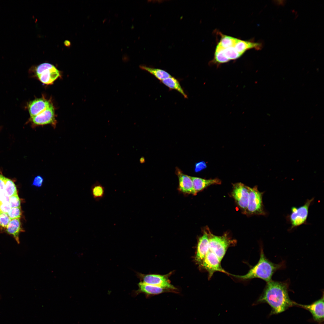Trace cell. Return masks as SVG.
<instances>
[{
	"label": "cell",
	"instance_id": "1",
	"mask_svg": "<svg viewBox=\"0 0 324 324\" xmlns=\"http://www.w3.org/2000/svg\"><path fill=\"white\" fill-rule=\"evenodd\" d=\"M288 287L287 282L271 280L267 282L262 294L253 305L268 304L271 308L270 315L284 312L289 308L295 306L296 303L290 299Z\"/></svg>",
	"mask_w": 324,
	"mask_h": 324
},
{
	"label": "cell",
	"instance_id": "2",
	"mask_svg": "<svg viewBox=\"0 0 324 324\" xmlns=\"http://www.w3.org/2000/svg\"><path fill=\"white\" fill-rule=\"evenodd\" d=\"M284 266V262L275 264L270 261L265 256L263 249L261 247L260 258L258 262L253 266L247 273L242 275L231 274L230 275L242 280L258 278L268 282L272 280V277L276 271L283 268Z\"/></svg>",
	"mask_w": 324,
	"mask_h": 324
},
{
	"label": "cell",
	"instance_id": "3",
	"mask_svg": "<svg viewBox=\"0 0 324 324\" xmlns=\"http://www.w3.org/2000/svg\"><path fill=\"white\" fill-rule=\"evenodd\" d=\"M206 230L207 231H205L208 238L209 250L216 255L221 262L228 248L235 245L236 241L226 234L220 236H215L212 233L208 228Z\"/></svg>",
	"mask_w": 324,
	"mask_h": 324
},
{
	"label": "cell",
	"instance_id": "4",
	"mask_svg": "<svg viewBox=\"0 0 324 324\" xmlns=\"http://www.w3.org/2000/svg\"><path fill=\"white\" fill-rule=\"evenodd\" d=\"M249 199L245 213L265 215V212L262 202L263 192H260L257 186L249 188Z\"/></svg>",
	"mask_w": 324,
	"mask_h": 324
},
{
	"label": "cell",
	"instance_id": "5",
	"mask_svg": "<svg viewBox=\"0 0 324 324\" xmlns=\"http://www.w3.org/2000/svg\"><path fill=\"white\" fill-rule=\"evenodd\" d=\"M314 200V198L308 199L303 205L298 207H292L291 208V213L288 217L291 226L290 229L306 223L309 208Z\"/></svg>",
	"mask_w": 324,
	"mask_h": 324
},
{
	"label": "cell",
	"instance_id": "6",
	"mask_svg": "<svg viewBox=\"0 0 324 324\" xmlns=\"http://www.w3.org/2000/svg\"><path fill=\"white\" fill-rule=\"evenodd\" d=\"M36 72L40 80L46 84H52L60 76L59 71L56 67L47 63L38 65Z\"/></svg>",
	"mask_w": 324,
	"mask_h": 324
},
{
	"label": "cell",
	"instance_id": "7",
	"mask_svg": "<svg viewBox=\"0 0 324 324\" xmlns=\"http://www.w3.org/2000/svg\"><path fill=\"white\" fill-rule=\"evenodd\" d=\"M249 187L241 182L233 184L232 195L240 207L246 212L248 203Z\"/></svg>",
	"mask_w": 324,
	"mask_h": 324
},
{
	"label": "cell",
	"instance_id": "8",
	"mask_svg": "<svg viewBox=\"0 0 324 324\" xmlns=\"http://www.w3.org/2000/svg\"><path fill=\"white\" fill-rule=\"evenodd\" d=\"M137 275L144 283L160 287L169 290L177 289L171 284L166 275L156 274H145L137 273Z\"/></svg>",
	"mask_w": 324,
	"mask_h": 324
},
{
	"label": "cell",
	"instance_id": "9",
	"mask_svg": "<svg viewBox=\"0 0 324 324\" xmlns=\"http://www.w3.org/2000/svg\"><path fill=\"white\" fill-rule=\"evenodd\" d=\"M220 262L216 255L209 250L201 264L208 272L209 279L212 277L214 273L217 272L230 275V273L222 268Z\"/></svg>",
	"mask_w": 324,
	"mask_h": 324
},
{
	"label": "cell",
	"instance_id": "10",
	"mask_svg": "<svg viewBox=\"0 0 324 324\" xmlns=\"http://www.w3.org/2000/svg\"><path fill=\"white\" fill-rule=\"evenodd\" d=\"M298 306L309 311L311 314L314 321L318 324H322L324 322V296L320 299L308 305L296 303Z\"/></svg>",
	"mask_w": 324,
	"mask_h": 324
},
{
	"label": "cell",
	"instance_id": "11",
	"mask_svg": "<svg viewBox=\"0 0 324 324\" xmlns=\"http://www.w3.org/2000/svg\"><path fill=\"white\" fill-rule=\"evenodd\" d=\"M175 172L178 179V190L185 194L196 195L191 176L183 173L178 167L176 168Z\"/></svg>",
	"mask_w": 324,
	"mask_h": 324
},
{
	"label": "cell",
	"instance_id": "12",
	"mask_svg": "<svg viewBox=\"0 0 324 324\" xmlns=\"http://www.w3.org/2000/svg\"><path fill=\"white\" fill-rule=\"evenodd\" d=\"M31 118L32 122L35 125H43L50 124L55 125L56 120L52 104L42 112Z\"/></svg>",
	"mask_w": 324,
	"mask_h": 324
},
{
	"label": "cell",
	"instance_id": "13",
	"mask_svg": "<svg viewBox=\"0 0 324 324\" xmlns=\"http://www.w3.org/2000/svg\"><path fill=\"white\" fill-rule=\"evenodd\" d=\"M203 235L199 239L195 257V260L197 262L201 265L209 251L208 236L205 231Z\"/></svg>",
	"mask_w": 324,
	"mask_h": 324
},
{
	"label": "cell",
	"instance_id": "14",
	"mask_svg": "<svg viewBox=\"0 0 324 324\" xmlns=\"http://www.w3.org/2000/svg\"><path fill=\"white\" fill-rule=\"evenodd\" d=\"M52 104L49 101L43 98L36 99L31 101L28 105L31 118L42 112Z\"/></svg>",
	"mask_w": 324,
	"mask_h": 324
},
{
	"label": "cell",
	"instance_id": "15",
	"mask_svg": "<svg viewBox=\"0 0 324 324\" xmlns=\"http://www.w3.org/2000/svg\"><path fill=\"white\" fill-rule=\"evenodd\" d=\"M138 289L135 292L136 295L141 293H144L147 296L155 295L170 290L160 287L147 284L141 281L138 284Z\"/></svg>",
	"mask_w": 324,
	"mask_h": 324
},
{
	"label": "cell",
	"instance_id": "16",
	"mask_svg": "<svg viewBox=\"0 0 324 324\" xmlns=\"http://www.w3.org/2000/svg\"><path fill=\"white\" fill-rule=\"evenodd\" d=\"M191 177L194 189L197 194L210 185L219 184L221 183V181L218 178L206 179L195 177L191 176Z\"/></svg>",
	"mask_w": 324,
	"mask_h": 324
},
{
	"label": "cell",
	"instance_id": "17",
	"mask_svg": "<svg viewBox=\"0 0 324 324\" xmlns=\"http://www.w3.org/2000/svg\"><path fill=\"white\" fill-rule=\"evenodd\" d=\"M262 46L261 43L239 39L234 47L239 53L242 55L247 50L251 49L260 50L262 49Z\"/></svg>",
	"mask_w": 324,
	"mask_h": 324
},
{
	"label": "cell",
	"instance_id": "18",
	"mask_svg": "<svg viewBox=\"0 0 324 324\" xmlns=\"http://www.w3.org/2000/svg\"><path fill=\"white\" fill-rule=\"evenodd\" d=\"M6 231L8 234L13 236L18 244L20 243L19 236L22 230L19 219L11 220L6 227Z\"/></svg>",
	"mask_w": 324,
	"mask_h": 324
},
{
	"label": "cell",
	"instance_id": "19",
	"mask_svg": "<svg viewBox=\"0 0 324 324\" xmlns=\"http://www.w3.org/2000/svg\"><path fill=\"white\" fill-rule=\"evenodd\" d=\"M161 83L169 88L170 90H175L180 93L184 98H188V96L182 88L178 79L172 76L161 81Z\"/></svg>",
	"mask_w": 324,
	"mask_h": 324
},
{
	"label": "cell",
	"instance_id": "20",
	"mask_svg": "<svg viewBox=\"0 0 324 324\" xmlns=\"http://www.w3.org/2000/svg\"><path fill=\"white\" fill-rule=\"evenodd\" d=\"M140 68L141 69L149 73L160 81L171 76L169 73L160 69L148 67L143 65H140Z\"/></svg>",
	"mask_w": 324,
	"mask_h": 324
},
{
	"label": "cell",
	"instance_id": "21",
	"mask_svg": "<svg viewBox=\"0 0 324 324\" xmlns=\"http://www.w3.org/2000/svg\"><path fill=\"white\" fill-rule=\"evenodd\" d=\"M92 195L96 202H98L105 196V188L97 181L91 187Z\"/></svg>",
	"mask_w": 324,
	"mask_h": 324
},
{
	"label": "cell",
	"instance_id": "22",
	"mask_svg": "<svg viewBox=\"0 0 324 324\" xmlns=\"http://www.w3.org/2000/svg\"><path fill=\"white\" fill-rule=\"evenodd\" d=\"M221 47L217 45L215 51L214 58L210 62L211 64L218 65L226 63L229 60L224 54V49Z\"/></svg>",
	"mask_w": 324,
	"mask_h": 324
},
{
	"label": "cell",
	"instance_id": "23",
	"mask_svg": "<svg viewBox=\"0 0 324 324\" xmlns=\"http://www.w3.org/2000/svg\"><path fill=\"white\" fill-rule=\"evenodd\" d=\"M218 45L224 49L234 47L239 39L230 36L222 34Z\"/></svg>",
	"mask_w": 324,
	"mask_h": 324
},
{
	"label": "cell",
	"instance_id": "24",
	"mask_svg": "<svg viewBox=\"0 0 324 324\" xmlns=\"http://www.w3.org/2000/svg\"><path fill=\"white\" fill-rule=\"evenodd\" d=\"M4 190L7 195L9 197L17 194L16 187L14 183L6 178Z\"/></svg>",
	"mask_w": 324,
	"mask_h": 324
},
{
	"label": "cell",
	"instance_id": "25",
	"mask_svg": "<svg viewBox=\"0 0 324 324\" xmlns=\"http://www.w3.org/2000/svg\"><path fill=\"white\" fill-rule=\"evenodd\" d=\"M224 52L225 56L229 61L237 59L242 55L236 50L234 47H233L224 49Z\"/></svg>",
	"mask_w": 324,
	"mask_h": 324
},
{
	"label": "cell",
	"instance_id": "26",
	"mask_svg": "<svg viewBox=\"0 0 324 324\" xmlns=\"http://www.w3.org/2000/svg\"><path fill=\"white\" fill-rule=\"evenodd\" d=\"M8 214L11 220L20 218L21 215L20 207L11 208Z\"/></svg>",
	"mask_w": 324,
	"mask_h": 324
},
{
	"label": "cell",
	"instance_id": "27",
	"mask_svg": "<svg viewBox=\"0 0 324 324\" xmlns=\"http://www.w3.org/2000/svg\"><path fill=\"white\" fill-rule=\"evenodd\" d=\"M9 203L11 208L20 207V201L17 194L9 197Z\"/></svg>",
	"mask_w": 324,
	"mask_h": 324
},
{
	"label": "cell",
	"instance_id": "28",
	"mask_svg": "<svg viewBox=\"0 0 324 324\" xmlns=\"http://www.w3.org/2000/svg\"><path fill=\"white\" fill-rule=\"evenodd\" d=\"M11 219L8 214L0 212V226L6 228Z\"/></svg>",
	"mask_w": 324,
	"mask_h": 324
},
{
	"label": "cell",
	"instance_id": "29",
	"mask_svg": "<svg viewBox=\"0 0 324 324\" xmlns=\"http://www.w3.org/2000/svg\"><path fill=\"white\" fill-rule=\"evenodd\" d=\"M11 208L9 202H0V212L8 214Z\"/></svg>",
	"mask_w": 324,
	"mask_h": 324
},
{
	"label": "cell",
	"instance_id": "30",
	"mask_svg": "<svg viewBox=\"0 0 324 324\" xmlns=\"http://www.w3.org/2000/svg\"><path fill=\"white\" fill-rule=\"evenodd\" d=\"M44 181L43 178L40 176H38L34 178L32 185L37 187L41 186Z\"/></svg>",
	"mask_w": 324,
	"mask_h": 324
},
{
	"label": "cell",
	"instance_id": "31",
	"mask_svg": "<svg viewBox=\"0 0 324 324\" xmlns=\"http://www.w3.org/2000/svg\"><path fill=\"white\" fill-rule=\"evenodd\" d=\"M206 163L204 161H201L196 163L195 166V171L198 172L206 167Z\"/></svg>",
	"mask_w": 324,
	"mask_h": 324
},
{
	"label": "cell",
	"instance_id": "32",
	"mask_svg": "<svg viewBox=\"0 0 324 324\" xmlns=\"http://www.w3.org/2000/svg\"><path fill=\"white\" fill-rule=\"evenodd\" d=\"M9 197L6 194L4 190H0V202H9Z\"/></svg>",
	"mask_w": 324,
	"mask_h": 324
},
{
	"label": "cell",
	"instance_id": "33",
	"mask_svg": "<svg viewBox=\"0 0 324 324\" xmlns=\"http://www.w3.org/2000/svg\"><path fill=\"white\" fill-rule=\"evenodd\" d=\"M6 178L0 173V190L4 189Z\"/></svg>",
	"mask_w": 324,
	"mask_h": 324
},
{
	"label": "cell",
	"instance_id": "34",
	"mask_svg": "<svg viewBox=\"0 0 324 324\" xmlns=\"http://www.w3.org/2000/svg\"><path fill=\"white\" fill-rule=\"evenodd\" d=\"M64 44L65 46L69 47L70 46L71 44L69 41L68 40H65L64 42Z\"/></svg>",
	"mask_w": 324,
	"mask_h": 324
},
{
	"label": "cell",
	"instance_id": "35",
	"mask_svg": "<svg viewBox=\"0 0 324 324\" xmlns=\"http://www.w3.org/2000/svg\"><path fill=\"white\" fill-rule=\"evenodd\" d=\"M145 161V159L143 157H142L140 158V162L141 163H143Z\"/></svg>",
	"mask_w": 324,
	"mask_h": 324
}]
</instances>
